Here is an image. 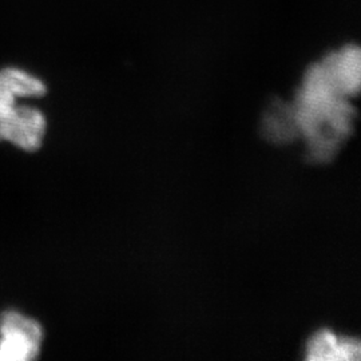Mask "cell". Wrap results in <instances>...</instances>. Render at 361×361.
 Here are the masks:
<instances>
[{"label":"cell","instance_id":"cell-1","mask_svg":"<svg viewBox=\"0 0 361 361\" xmlns=\"http://www.w3.org/2000/svg\"><path fill=\"white\" fill-rule=\"evenodd\" d=\"M360 83L361 51L355 44L328 54L308 68L292 109L310 158L331 159L350 134L355 109L349 99L359 94Z\"/></svg>","mask_w":361,"mask_h":361},{"label":"cell","instance_id":"cell-4","mask_svg":"<svg viewBox=\"0 0 361 361\" xmlns=\"http://www.w3.org/2000/svg\"><path fill=\"white\" fill-rule=\"evenodd\" d=\"M360 343L356 338H338L328 331L313 336L307 345V360H359Z\"/></svg>","mask_w":361,"mask_h":361},{"label":"cell","instance_id":"cell-3","mask_svg":"<svg viewBox=\"0 0 361 361\" xmlns=\"http://www.w3.org/2000/svg\"><path fill=\"white\" fill-rule=\"evenodd\" d=\"M43 343L40 324L15 310L0 316V361L35 360Z\"/></svg>","mask_w":361,"mask_h":361},{"label":"cell","instance_id":"cell-2","mask_svg":"<svg viewBox=\"0 0 361 361\" xmlns=\"http://www.w3.org/2000/svg\"><path fill=\"white\" fill-rule=\"evenodd\" d=\"M46 94L44 83L20 68L0 70V142H8L25 150L42 147L47 122L43 113L20 99L40 98Z\"/></svg>","mask_w":361,"mask_h":361}]
</instances>
